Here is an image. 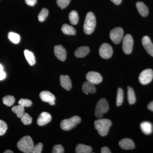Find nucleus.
<instances>
[{
  "label": "nucleus",
  "mask_w": 153,
  "mask_h": 153,
  "mask_svg": "<svg viewBox=\"0 0 153 153\" xmlns=\"http://www.w3.org/2000/svg\"><path fill=\"white\" fill-rule=\"evenodd\" d=\"M94 127L101 136L105 137L108 134L111 122L106 119H100L94 122Z\"/></svg>",
  "instance_id": "nucleus-1"
},
{
  "label": "nucleus",
  "mask_w": 153,
  "mask_h": 153,
  "mask_svg": "<svg viewBox=\"0 0 153 153\" xmlns=\"http://www.w3.org/2000/svg\"><path fill=\"white\" fill-rule=\"evenodd\" d=\"M17 146L19 150L25 153H32L34 146L33 140L29 136L22 137L17 143Z\"/></svg>",
  "instance_id": "nucleus-2"
},
{
  "label": "nucleus",
  "mask_w": 153,
  "mask_h": 153,
  "mask_svg": "<svg viewBox=\"0 0 153 153\" xmlns=\"http://www.w3.org/2000/svg\"><path fill=\"white\" fill-rule=\"evenodd\" d=\"M96 24V20L94 14L92 12L88 13L83 25L84 33L87 35H90L93 33L95 29Z\"/></svg>",
  "instance_id": "nucleus-3"
},
{
  "label": "nucleus",
  "mask_w": 153,
  "mask_h": 153,
  "mask_svg": "<svg viewBox=\"0 0 153 153\" xmlns=\"http://www.w3.org/2000/svg\"><path fill=\"white\" fill-rule=\"evenodd\" d=\"M81 121V119L79 117L75 116L68 119L63 120L60 122V127L63 130L68 131L74 128Z\"/></svg>",
  "instance_id": "nucleus-4"
},
{
  "label": "nucleus",
  "mask_w": 153,
  "mask_h": 153,
  "mask_svg": "<svg viewBox=\"0 0 153 153\" xmlns=\"http://www.w3.org/2000/svg\"><path fill=\"white\" fill-rule=\"evenodd\" d=\"M109 109V105L105 99L102 98L99 100L96 106L95 116L98 118L102 117Z\"/></svg>",
  "instance_id": "nucleus-5"
},
{
  "label": "nucleus",
  "mask_w": 153,
  "mask_h": 153,
  "mask_svg": "<svg viewBox=\"0 0 153 153\" xmlns=\"http://www.w3.org/2000/svg\"><path fill=\"white\" fill-rule=\"evenodd\" d=\"M153 78V71L151 69L143 70L140 74L139 79L143 85H146L152 81Z\"/></svg>",
  "instance_id": "nucleus-6"
},
{
  "label": "nucleus",
  "mask_w": 153,
  "mask_h": 153,
  "mask_svg": "<svg viewBox=\"0 0 153 153\" xmlns=\"http://www.w3.org/2000/svg\"><path fill=\"white\" fill-rule=\"evenodd\" d=\"M123 36V30L122 28L117 27L114 28L111 31L110 38L115 44H119L120 43Z\"/></svg>",
  "instance_id": "nucleus-7"
},
{
  "label": "nucleus",
  "mask_w": 153,
  "mask_h": 153,
  "mask_svg": "<svg viewBox=\"0 0 153 153\" xmlns=\"http://www.w3.org/2000/svg\"><path fill=\"white\" fill-rule=\"evenodd\" d=\"M133 39L131 35L127 34L125 36L123 42V49L126 54L131 53L133 46Z\"/></svg>",
  "instance_id": "nucleus-8"
},
{
  "label": "nucleus",
  "mask_w": 153,
  "mask_h": 153,
  "mask_svg": "<svg viewBox=\"0 0 153 153\" xmlns=\"http://www.w3.org/2000/svg\"><path fill=\"white\" fill-rule=\"evenodd\" d=\"M100 55L104 59H109L112 56L113 49L110 44L104 43L101 45L99 49Z\"/></svg>",
  "instance_id": "nucleus-9"
},
{
  "label": "nucleus",
  "mask_w": 153,
  "mask_h": 153,
  "mask_svg": "<svg viewBox=\"0 0 153 153\" xmlns=\"http://www.w3.org/2000/svg\"><path fill=\"white\" fill-rule=\"evenodd\" d=\"M86 79L88 82L93 84H98L102 81V77L98 72L89 71L86 75Z\"/></svg>",
  "instance_id": "nucleus-10"
},
{
  "label": "nucleus",
  "mask_w": 153,
  "mask_h": 153,
  "mask_svg": "<svg viewBox=\"0 0 153 153\" xmlns=\"http://www.w3.org/2000/svg\"><path fill=\"white\" fill-rule=\"evenodd\" d=\"M40 98L42 101L48 102L51 105L55 104V97L52 93L48 91H41L39 94Z\"/></svg>",
  "instance_id": "nucleus-11"
},
{
  "label": "nucleus",
  "mask_w": 153,
  "mask_h": 153,
  "mask_svg": "<svg viewBox=\"0 0 153 153\" xmlns=\"http://www.w3.org/2000/svg\"><path fill=\"white\" fill-rule=\"evenodd\" d=\"M54 53L58 60L61 61H64L66 58V49L62 45H57L54 47Z\"/></svg>",
  "instance_id": "nucleus-12"
},
{
  "label": "nucleus",
  "mask_w": 153,
  "mask_h": 153,
  "mask_svg": "<svg viewBox=\"0 0 153 153\" xmlns=\"http://www.w3.org/2000/svg\"><path fill=\"white\" fill-rule=\"evenodd\" d=\"M52 120L51 114L49 113H41L37 120V124L39 126H43L49 123Z\"/></svg>",
  "instance_id": "nucleus-13"
},
{
  "label": "nucleus",
  "mask_w": 153,
  "mask_h": 153,
  "mask_svg": "<svg viewBox=\"0 0 153 153\" xmlns=\"http://www.w3.org/2000/svg\"><path fill=\"white\" fill-rule=\"evenodd\" d=\"M142 44L147 52L153 57V44L150 39L147 36H145L142 38Z\"/></svg>",
  "instance_id": "nucleus-14"
},
{
  "label": "nucleus",
  "mask_w": 153,
  "mask_h": 153,
  "mask_svg": "<svg viewBox=\"0 0 153 153\" xmlns=\"http://www.w3.org/2000/svg\"><path fill=\"white\" fill-rule=\"evenodd\" d=\"M60 85L64 89L67 91L70 90L71 89V81L70 77L68 75H62L60 76Z\"/></svg>",
  "instance_id": "nucleus-15"
},
{
  "label": "nucleus",
  "mask_w": 153,
  "mask_h": 153,
  "mask_svg": "<svg viewBox=\"0 0 153 153\" xmlns=\"http://www.w3.org/2000/svg\"><path fill=\"white\" fill-rule=\"evenodd\" d=\"M120 146L125 150H131L135 148V145L132 140L129 138H124L119 143Z\"/></svg>",
  "instance_id": "nucleus-16"
},
{
  "label": "nucleus",
  "mask_w": 153,
  "mask_h": 153,
  "mask_svg": "<svg viewBox=\"0 0 153 153\" xmlns=\"http://www.w3.org/2000/svg\"><path fill=\"white\" fill-rule=\"evenodd\" d=\"M82 90L83 93L87 95L89 93H95L96 91L94 84L88 81L84 82L82 84Z\"/></svg>",
  "instance_id": "nucleus-17"
},
{
  "label": "nucleus",
  "mask_w": 153,
  "mask_h": 153,
  "mask_svg": "<svg viewBox=\"0 0 153 153\" xmlns=\"http://www.w3.org/2000/svg\"><path fill=\"white\" fill-rule=\"evenodd\" d=\"M90 52V49L88 47H81L76 49L74 52L75 57L80 58L85 57Z\"/></svg>",
  "instance_id": "nucleus-18"
},
{
  "label": "nucleus",
  "mask_w": 153,
  "mask_h": 153,
  "mask_svg": "<svg viewBox=\"0 0 153 153\" xmlns=\"http://www.w3.org/2000/svg\"><path fill=\"white\" fill-rule=\"evenodd\" d=\"M140 126L142 131L145 134H150L152 132V125L149 122L145 121L142 123L140 125Z\"/></svg>",
  "instance_id": "nucleus-19"
},
{
  "label": "nucleus",
  "mask_w": 153,
  "mask_h": 153,
  "mask_svg": "<svg viewBox=\"0 0 153 153\" xmlns=\"http://www.w3.org/2000/svg\"><path fill=\"white\" fill-rule=\"evenodd\" d=\"M136 7L139 13L141 16L146 17L149 14V9L148 7L142 2H138L136 4Z\"/></svg>",
  "instance_id": "nucleus-20"
},
{
  "label": "nucleus",
  "mask_w": 153,
  "mask_h": 153,
  "mask_svg": "<svg viewBox=\"0 0 153 153\" xmlns=\"http://www.w3.org/2000/svg\"><path fill=\"white\" fill-rule=\"evenodd\" d=\"M91 152V147L82 144L77 145L75 149V152L76 153H90Z\"/></svg>",
  "instance_id": "nucleus-21"
},
{
  "label": "nucleus",
  "mask_w": 153,
  "mask_h": 153,
  "mask_svg": "<svg viewBox=\"0 0 153 153\" xmlns=\"http://www.w3.org/2000/svg\"><path fill=\"white\" fill-rule=\"evenodd\" d=\"M61 30L65 35H75L76 31L73 27L67 24H64L62 26Z\"/></svg>",
  "instance_id": "nucleus-22"
},
{
  "label": "nucleus",
  "mask_w": 153,
  "mask_h": 153,
  "mask_svg": "<svg viewBox=\"0 0 153 153\" xmlns=\"http://www.w3.org/2000/svg\"><path fill=\"white\" fill-rule=\"evenodd\" d=\"M24 54H25L26 60L30 66H33L35 65L36 62V59L33 52L28 50H25L24 51Z\"/></svg>",
  "instance_id": "nucleus-23"
},
{
  "label": "nucleus",
  "mask_w": 153,
  "mask_h": 153,
  "mask_svg": "<svg viewBox=\"0 0 153 153\" xmlns=\"http://www.w3.org/2000/svg\"><path fill=\"white\" fill-rule=\"evenodd\" d=\"M68 19L71 25H76L79 21V16L77 12L76 11H71L68 15Z\"/></svg>",
  "instance_id": "nucleus-24"
},
{
  "label": "nucleus",
  "mask_w": 153,
  "mask_h": 153,
  "mask_svg": "<svg viewBox=\"0 0 153 153\" xmlns=\"http://www.w3.org/2000/svg\"><path fill=\"white\" fill-rule=\"evenodd\" d=\"M24 107L21 105H16L12 108V111L13 112L16 114L17 116L19 118H21L22 116L25 114V108Z\"/></svg>",
  "instance_id": "nucleus-25"
},
{
  "label": "nucleus",
  "mask_w": 153,
  "mask_h": 153,
  "mask_svg": "<svg viewBox=\"0 0 153 153\" xmlns=\"http://www.w3.org/2000/svg\"><path fill=\"white\" fill-rule=\"evenodd\" d=\"M128 100L130 104H133L136 102V97L133 88L128 86Z\"/></svg>",
  "instance_id": "nucleus-26"
},
{
  "label": "nucleus",
  "mask_w": 153,
  "mask_h": 153,
  "mask_svg": "<svg viewBox=\"0 0 153 153\" xmlns=\"http://www.w3.org/2000/svg\"><path fill=\"white\" fill-rule=\"evenodd\" d=\"M3 103L7 106H11L15 102V98L13 96L7 95L2 99Z\"/></svg>",
  "instance_id": "nucleus-27"
},
{
  "label": "nucleus",
  "mask_w": 153,
  "mask_h": 153,
  "mask_svg": "<svg viewBox=\"0 0 153 153\" xmlns=\"http://www.w3.org/2000/svg\"><path fill=\"white\" fill-rule=\"evenodd\" d=\"M123 100V91L121 88L118 89L116 99V105L120 106L122 104Z\"/></svg>",
  "instance_id": "nucleus-28"
},
{
  "label": "nucleus",
  "mask_w": 153,
  "mask_h": 153,
  "mask_svg": "<svg viewBox=\"0 0 153 153\" xmlns=\"http://www.w3.org/2000/svg\"><path fill=\"white\" fill-rule=\"evenodd\" d=\"M9 40L15 44H17L20 42V36L16 33L10 32L8 34Z\"/></svg>",
  "instance_id": "nucleus-29"
},
{
  "label": "nucleus",
  "mask_w": 153,
  "mask_h": 153,
  "mask_svg": "<svg viewBox=\"0 0 153 153\" xmlns=\"http://www.w3.org/2000/svg\"><path fill=\"white\" fill-rule=\"evenodd\" d=\"M48 14H49V11L47 9H42L38 14V21L40 22H44L47 17L48 16Z\"/></svg>",
  "instance_id": "nucleus-30"
},
{
  "label": "nucleus",
  "mask_w": 153,
  "mask_h": 153,
  "mask_svg": "<svg viewBox=\"0 0 153 153\" xmlns=\"http://www.w3.org/2000/svg\"><path fill=\"white\" fill-rule=\"evenodd\" d=\"M21 121L22 123L25 125H29L32 123L33 119L31 116L27 113H25L24 115L21 118Z\"/></svg>",
  "instance_id": "nucleus-31"
},
{
  "label": "nucleus",
  "mask_w": 153,
  "mask_h": 153,
  "mask_svg": "<svg viewBox=\"0 0 153 153\" xmlns=\"http://www.w3.org/2000/svg\"><path fill=\"white\" fill-rule=\"evenodd\" d=\"M18 103L19 105H22L24 107H29L32 105V102L29 99L22 98L19 100Z\"/></svg>",
  "instance_id": "nucleus-32"
},
{
  "label": "nucleus",
  "mask_w": 153,
  "mask_h": 153,
  "mask_svg": "<svg viewBox=\"0 0 153 153\" xmlns=\"http://www.w3.org/2000/svg\"><path fill=\"white\" fill-rule=\"evenodd\" d=\"M7 125L6 122L0 120V136L4 134L7 129Z\"/></svg>",
  "instance_id": "nucleus-33"
},
{
  "label": "nucleus",
  "mask_w": 153,
  "mask_h": 153,
  "mask_svg": "<svg viewBox=\"0 0 153 153\" xmlns=\"http://www.w3.org/2000/svg\"><path fill=\"white\" fill-rule=\"evenodd\" d=\"M57 5L61 9L65 8L69 4L71 0H57Z\"/></svg>",
  "instance_id": "nucleus-34"
},
{
  "label": "nucleus",
  "mask_w": 153,
  "mask_h": 153,
  "mask_svg": "<svg viewBox=\"0 0 153 153\" xmlns=\"http://www.w3.org/2000/svg\"><path fill=\"white\" fill-rule=\"evenodd\" d=\"M52 153H63L64 152V148L61 145H57L54 146L52 149Z\"/></svg>",
  "instance_id": "nucleus-35"
},
{
  "label": "nucleus",
  "mask_w": 153,
  "mask_h": 153,
  "mask_svg": "<svg viewBox=\"0 0 153 153\" xmlns=\"http://www.w3.org/2000/svg\"><path fill=\"white\" fill-rule=\"evenodd\" d=\"M43 145L42 143H38L33 147L32 153H41L43 149Z\"/></svg>",
  "instance_id": "nucleus-36"
},
{
  "label": "nucleus",
  "mask_w": 153,
  "mask_h": 153,
  "mask_svg": "<svg viewBox=\"0 0 153 153\" xmlns=\"http://www.w3.org/2000/svg\"><path fill=\"white\" fill-rule=\"evenodd\" d=\"M6 76V73L4 71L3 66L0 64V80L4 79Z\"/></svg>",
  "instance_id": "nucleus-37"
},
{
  "label": "nucleus",
  "mask_w": 153,
  "mask_h": 153,
  "mask_svg": "<svg viewBox=\"0 0 153 153\" xmlns=\"http://www.w3.org/2000/svg\"><path fill=\"white\" fill-rule=\"evenodd\" d=\"M37 0H25V2L30 6H33L35 5L37 3Z\"/></svg>",
  "instance_id": "nucleus-38"
},
{
  "label": "nucleus",
  "mask_w": 153,
  "mask_h": 153,
  "mask_svg": "<svg viewBox=\"0 0 153 153\" xmlns=\"http://www.w3.org/2000/svg\"><path fill=\"white\" fill-rule=\"evenodd\" d=\"M101 153H111V152L109 149V148L107 147H103L101 149Z\"/></svg>",
  "instance_id": "nucleus-39"
},
{
  "label": "nucleus",
  "mask_w": 153,
  "mask_h": 153,
  "mask_svg": "<svg viewBox=\"0 0 153 153\" xmlns=\"http://www.w3.org/2000/svg\"><path fill=\"white\" fill-rule=\"evenodd\" d=\"M148 109L153 111V101L151 102L148 105Z\"/></svg>",
  "instance_id": "nucleus-40"
},
{
  "label": "nucleus",
  "mask_w": 153,
  "mask_h": 153,
  "mask_svg": "<svg viewBox=\"0 0 153 153\" xmlns=\"http://www.w3.org/2000/svg\"><path fill=\"white\" fill-rule=\"evenodd\" d=\"M111 1L116 5L120 4L122 2V0H111Z\"/></svg>",
  "instance_id": "nucleus-41"
},
{
  "label": "nucleus",
  "mask_w": 153,
  "mask_h": 153,
  "mask_svg": "<svg viewBox=\"0 0 153 153\" xmlns=\"http://www.w3.org/2000/svg\"><path fill=\"white\" fill-rule=\"evenodd\" d=\"M4 153H13V151L10 150H6L4 152Z\"/></svg>",
  "instance_id": "nucleus-42"
}]
</instances>
